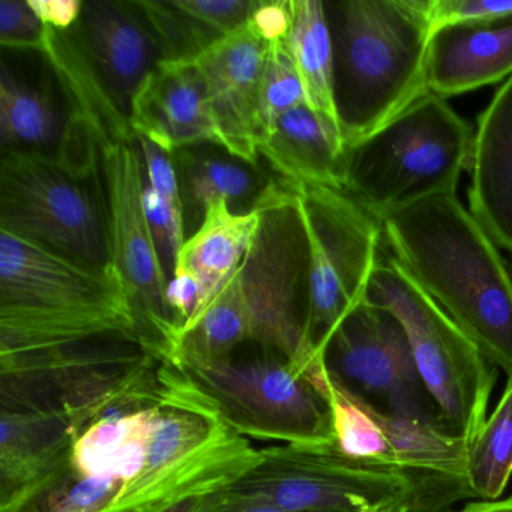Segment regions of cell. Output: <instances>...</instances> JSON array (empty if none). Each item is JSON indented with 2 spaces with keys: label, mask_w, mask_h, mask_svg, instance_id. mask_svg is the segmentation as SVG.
Returning <instances> with one entry per match:
<instances>
[{
  "label": "cell",
  "mask_w": 512,
  "mask_h": 512,
  "mask_svg": "<svg viewBox=\"0 0 512 512\" xmlns=\"http://www.w3.org/2000/svg\"><path fill=\"white\" fill-rule=\"evenodd\" d=\"M170 157L184 206L185 233L191 227L196 232L209 205L218 200H224L236 214L253 212L274 182L257 166L214 143L179 149Z\"/></svg>",
  "instance_id": "603a6c76"
},
{
  "label": "cell",
  "mask_w": 512,
  "mask_h": 512,
  "mask_svg": "<svg viewBox=\"0 0 512 512\" xmlns=\"http://www.w3.org/2000/svg\"><path fill=\"white\" fill-rule=\"evenodd\" d=\"M295 193L310 245L307 343L311 355L322 361L332 332L367 298L383 229L344 191L298 188Z\"/></svg>",
  "instance_id": "30bf717a"
},
{
  "label": "cell",
  "mask_w": 512,
  "mask_h": 512,
  "mask_svg": "<svg viewBox=\"0 0 512 512\" xmlns=\"http://www.w3.org/2000/svg\"><path fill=\"white\" fill-rule=\"evenodd\" d=\"M475 131L446 98L427 94L346 149L343 191L382 223L398 209L455 194L469 169Z\"/></svg>",
  "instance_id": "5b68a950"
},
{
  "label": "cell",
  "mask_w": 512,
  "mask_h": 512,
  "mask_svg": "<svg viewBox=\"0 0 512 512\" xmlns=\"http://www.w3.org/2000/svg\"><path fill=\"white\" fill-rule=\"evenodd\" d=\"M203 512H290L262 500L227 493L224 488L209 494Z\"/></svg>",
  "instance_id": "d6a6232c"
},
{
  "label": "cell",
  "mask_w": 512,
  "mask_h": 512,
  "mask_svg": "<svg viewBox=\"0 0 512 512\" xmlns=\"http://www.w3.org/2000/svg\"><path fill=\"white\" fill-rule=\"evenodd\" d=\"M259 224V209L248 214H236L224 200H218L209 205L199 229L185 239L176 259L173 277L187 278L196 287V314L187 331L199 322L232 280L256 236Z\"/></svg>",
  "instance_id": "7402d4cb"
},
{
  "label": "cell",
  "mask_w": 512,
  "mask_h": 512,
  "mask_svg": "<svg viewBox=\"0 0 512 512\" xmlns=\"http://www.w3.org/2000/svg\"><path fill=\"white\" fill-rule=\"evenodd\" d=\"M257 209L259 229L241 266L179 338L172 361L223 358L259 344L286 356L323 392L325 370L307 343L310 245L295 190L274 179Z\"/></svg>",
  "instance_id": "7a4b0ae2"
},
{
  "label": "cell",
  "mask_w": 512,
  "mask_h": 512,
  "mask_svg": "<svg viewBox=\"0 0 512 512\" xmlns=\"http://www.w3.org/2000/svg\"><path fill=\"white\" fill-rule=\"evenodd\" d=\"M157 358L125 332L0 353V412L64 416L85 427Z\"/></svg>",
  "instance_id": "ba28073f"
},
{
  "label": "cell",
  "mask_w": 512,
  "mask_h": 512,
  "mask_svg": "<svg viewBox=\"0 0 512 512\" xmlns=\"http://www.w3.org/2000/svg\"><path fill=\"white\" fill-rule=\"evenodd\" d=\"M67 127L46 92L17 79L7 64L0 68V145L2 152H41L61 145Z\"/></svg>",
  "instance_id": "484cf974"
},
{
  "label": "cell",
  "mask_w": 512,
  "mask_h": 512,
  "mask_svg": "<svg viewBox=\"0 0 512 512\" xmlns=\"http://www.w3.org/2000/svg\"><path fill=\"white\" fill-rule=\"evenodd\" d=\"M428 16L433 34L443 26L491 22L512 16V0H430Z\"/></svg>",
  "instance_id": "f546056e"
},
{
  "label": "cell",
  "mask_w": 512,
  "mask_h": 512,
  "mask_svg": "<svg viewBox=\"0 0 512 512\" xmlns=\"http://www.w3.org/2000/svg\"><path fill=\"white\" fill-rule=\"evenodd\" d=\"M172 362L239 436L298 445L335 443L329 398L277 350L256 344L253 353L238 347L223 358Z\"/></svg>",
  "instance_id": "8992f818"
},
{
  "label": "cell",
  "mask_w": 512,
  "mask_h": 512,
  "mask_svg": "<svg viewBox=\"0 0 512 512\" xmlns=\"http://www.w3.org/2000/svg\"><path fill=\"white\" fill-rule=\"evenodd\" d=\"M301 106H308L307 97L286 38L272 41L269 43L260 85L262 140L284 113Z\"/></svg>",
  "instance_id": "83f0119b"
},
{
  "label": "cell",
  "mask_w": 512,
  "mask_h": 512,
  "mask_svg": "<svg viewBox=\"0 0 512 512\" xmlns=\"http://www.w3.org/2000/svg\"><path fill=\"white\" fill-rule=\"evenodd\" d=\"M512 76V16L443 26L427 52L430 94L448 98L496 85Z\"/></svg>",
  "instance_id": "ffe728a7"
},
{
  "label": "cell",
  "mask_w": 512,
  "mask_h": 512,
  "mask_svg": "<svg viewBox=\"0 0 512 512\" xmlns=\"http://www.w3.org/2000/svg\"><path fill=\"white\" fill-rule=\"evenodd\" d=\"M259 0H140L166 61H194L250 20Z\"/></svg>",
  "instance_id": "cb8c5ba5"
},
{
  "label": "cell",
  "mask_w": 512,
  "mask_h": 512,
  "mask_svg": "<svg viewBox=\"0 0 512 512\" xmlns=\"http://www.w3.org/2000/svg\"><path fill=\"white\" fill-rule=\"evenodd\" d=\"M259 458L169 359L157 358L80 430L55 472L5 512H163Z\"/></svg>",
  "instance_id": "6da1fadb"
},
{
  "label": "cell",
  "mask_w": 512,
  "mask_h": 512,
  "mask_svg": "<svg viewBox=\"0 0 512 512\" xmlns=\"http://www.w3.org/2000/svg\"><path fill=\"white\" fill-rule=\"evenodd\" d=\"M469 172L470 214L512 256V76L479 115Z\"/></svg>",
  "instance_id": "d6986e66"
},
{
  "label": "cell",
  "mask_w": 512,
  "mask_h": 512,
  "mask_svg": "<svg viewBox=\"0 0 512 512\" xmlns=\"http://www.w3.org/2000/svg\"><path fill=\"white\" fill-rule=\"evenodd\" d=\"M461 512H512V497L506 500H482L470 503Z\"/></svg>",
  "instance_id": "836d02e7"
},
{
  "label": "cell",
  "mask_w": 512,
  "mask_h": 512,
  "mask_svg": "<svg viewBox=\"0 0 512 512\" xmlns=\"http://www.w3.org/2000/svg\"><path fill=\"white\" fill-rule=\"evenodd\" d=\"M95 175L97 169H82L41 152H2L0 230L109 268L107 206Z\"/></svg>",
  "instance_id": "9c48e42d"
},
{
  "label": "cell",
  "mask_w": 512,
  "mask_h": 512,
  "mask_svg": "<svg viewBox=\"0 0 512 512\" xmlns=\"http://www.w3.org/2000/svg\"><path fill=\"white\" fill-rule=\"evenodd\" d=\"M371 512H407L406 503H392V505L382 506V508L374 509Z\"/></svg>",
  "instance_id": "d590c367"
},
{
  "label": "cell",
  "mask_w": 512,
  "mask_h": 512,
  "mask_svg": "<svg viewBox=\"0 0 512 512\" xmlns=\"http://www.w3.org/2000/svg\"><path fill=\"white\" fill-rule=\"evenodd\" d=\"M292 20L286 43L304 86L307 104L341 133L334 94V49L322 0H290Z\"/></svg>",
  "instance_id": "d4e9b609"
},
{
  "label": "cell",
  "mask_w": 512,
  "mask_h": 512,
  "mask_svg": "<svg viewBox=\"0 0 512 512\" xmlns=\"http://www.w3.org/2000/svg\"><path fill=\"white\" fill-rule=\"evenodd\" d=\"M268 47L248 20L194 59L227 151L253 166L260 160V85Z\"/></svg>",
  "instance_id": "9a60e30c"
},
{
  "label": "cell",
  "mask_w": 512,
  "mask_h": 512,
  "mask_svg": "<svg viewBox=\"0 0 512 512\" xmlns=\"http://www.w3.org/2000/svg\"><path fill=\"white\" fill-rule=\"evenodd\" d=\"M467 482L473 496L497 500L512 475V376L490 418L469 445Z\"/></svg>",
  "instance_id": "4316f807"
},
{
  "label": "cell",
  "mask_w": 512,
  "mask_h": 512,
  "mask_svg": "<svg viewBox=\"0 0 512 512\" xmlns=\"http://www.w3.org/2000/svg\"><path fill=\"white\" fill-rule=\"evenodd\" d=\"M322 364L332 385L374 412L445 430L406 331L388 308L367 298L353 308L323 347Z\"/></svg>",
  "instance_id": "4fadbf2b"
},
{
  "label": "cell",
  "mask_w": 512,
  "mask_h": 512,
  "mask_svg": "<svg viewBox=\"0 0 512 512\" xmlns=\"http://www.w3.org/2000/svg\"><path fill=\"white\" fill-rule=\"evenodd\" d=\"M224 490L290 512H371L400 502L409 512L410 503L398 473L347 457L334 443L259 449L256 463Z\"/></svg>",
  "instance_id": "8fae6325"
},
{
  "label": "cell",
  "mask_w": 512,
  "mask_h": 512,
  "mask_svg": "<svg viewBox=\"0 0 512 512\" xmlns=\"http://www.w3.org/2000/svg\"><path fill=\"white\" fill-rule=\"evenodd\" d=\"M344 154L343 136L308 106L284 113L259 145L260 158L293 190L343 191Z\"/></svg>",
  "instance_id": "44dd1931"
},
{
  "label": "cell",
  "mask_w": 512,
  "mask_h": 512,
  "mask_svg": "<svg viewBox=\"0 0 512 512\" xmlns=\"http://www.w3.org/2000/svg\"><path fill=\"white\" fill-rule=\"evenodd\" d=\"M430 0L325 2L334 94L346 149L430 94Z\"/></svg>",
  "instance_id": "277c9868"
},
{
  "label": "cell",
  "mask_w": 512,
  "mask_h": 512,
  "mask_svg": "<svg viewBox=\"0 0 512 512\" xmlns=\"http://www.w3.org/2000/svg\"><path fill=\"white\" fill-rule=\"evenodd\" d=\"M47 26L32 10L28 0H0V44L5 49L43 52Z\"/></svg>",
  "instance_id": "f1b7e54d"
},
{
  "label": "cell",
  "mask_w": 512,
  "mask_h": 512,
  "mask_svg": "<svg viewBox=\"0 0 512 512\" xmlns=\"http://www.w3.org/2000/svg\"><path fill=\"white\" fill-rule=\"evenodd\" d=\"M128 119L134 136L170 155L203 143L226 149L194 61L161 62L134 95Z\"/></svg>",
  "instance_id": "e0dca14e"
},
{
  "label": "cell",
  "mask_w": 512,
  "mask_h": 512,
  "mask_svg": "<svg viewBox=\"0 0 512 512\" xmlns=\"http://www.w3.org/2000/svg\"><path fill=\"white\" fill-rule=\"evenodd\" d=\"M382 229L392 259L511 377L512 277L493 239L457 196L391 212Z\"/></svg>",
  "instance_id": "3957f363"
},
{
  "label": "cell",
  "mask_w": 512,
  "mask_h": 512,
  "mask_svg": "<svg viewBox=\"0 0 512 512\" xmlns=\"http://www.w3.org/2000/svg\"><path fill=\"white\" fill-rule=\"evenodd\" d=\"M209 494L211 493L187 497V499L175 503L170 508L164 509L163 512H203Z\"/></svg>",
  "instance_id": "e575fe53"
},
{
  "label": "cell",
  "mask_w": 512,
  "mask_h": 512,
  "mask_svg": "<svg viewBox=\"0 0 512 512\" xmlns=\"http://www.w3.org/2000/svg\"><path fill=\"white\" fill-rule=\"evenodd\" d=\"M367 299L397 316L446 431L472 443L487 419L496 367L397 260H379Z\"/></svg>",
  "instance_id": "52a82bcc"
},
{
  "label": "cell",
  "mask_w": 512,
  "mask_h": 512,
  "mask_svg": "<svg viewBox=\"0 0 512 512\" xmlns=\"http://www.w3.org/2000/svg\"><path fill=\"white\" fill-rule=\"evenodd\" d=\"M100 169L106 188L110 266L127 290L140 337L155 355L170 361L178 343V328L167 301L170 278L143 205L145 164L136 136L104 143Z\"/></svg>",
  "instance_id": "7c38bea8"
},
{
  "label": "cell",
  "mask_w": 512,
  "mask_h": 512,
  "mask_svg": "<svg viewBox=\"0 0 512 512\" xmlns=\"http://www.w3.org/2000/svg\"><path fill=\"white\" fill-rule=\"evenodd\" d=\"M80 43L122 115L152 71L166 61L163 46L136 2H85ZM130 121V119H128Z\"/></svg>",
  "instance_id": "2e32d148"
},
{
  "label": "cell",
  "mask_w": 512,
  "mask_h": 512,
  "mask_svg": "<svg viewBox=\"0 0 512 512\" xmlns=\"http://www.w3.org/2000/svg\"><path fill=\"white\" fill-rule=\"evenodd\" d=\"M130 302L113 266L97 268L0 230V310L70 311Z\"/></svg>",
  "instance_id": "5bb4252c"
},
{
  "label": "cell",
  "mask_w": 512,
  "mask_h": 512,
  "mask_svg": "<svg viewBox=\"0 0 512 512\" xmlns=\"http://www.w3.org/2000/svg\"><path fill=\"white\" fill-rule=\"evenodd\" d=\"M250 20L268 43L283 40L292 20L290 0H259Z\"/></svg>",
  "instance_id": "4dcf8cb0"
},
{
  "label": "cell",
  "mask_w": 512,
  "mask_h": 512,
  "mask_svg": "<svg viewBox=\"0 0 512 512\" xmlns=\"http://www.w3.org/2000/svg\"><path fill=\"white\" fill-rule=\"evenodd\" d=\"M44 26L58 32L71 31L80 22L85 2L82 0H28Z\"/></svg>",
  "instance_id": "1f68e13d"
},
{
  "label": "cell",
  "mask_w": 512,
  "mask_h": 512,
  "mask_svg": "<svg viewBox=\"0 0 512 512\" xmlns=\"http://www.w3.org/2000/svg\"><path fill=\"white\" fill-rule=\"evenodd\" d=\"M377 418L391 469L409 485V512H445L458 500L475 497L467 482L466 440L413 419L380 413Z\"/></svg>",
  "instance_id": "ac0fdd59"
}]
</instances>
